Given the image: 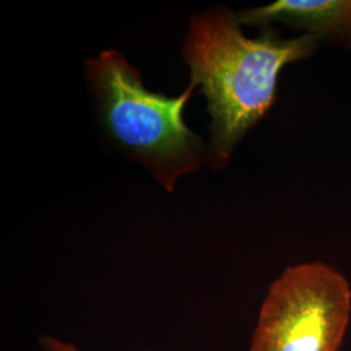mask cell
I'll return each mask as SVG.
<instances>
[{
    "instance_id": "obj_1",
    "label": "cell",
    "mask_w": 351,
    "mask_h": 351,
    "mask_svg": "<svg viewBox=\"0 0 351 351\" xmlns=\"http://www.w3.org/2000/svg\"><path fill=\"white\" fill-rule=\"evenodd\" d=\"M319 46L314 36L284 38L274 25L247 37L237 13L224 5L190 16L182 59L207 101L211 169L226 168L239 142L271 111L284 66L311 58Z\"/></svg>"
},
{
    "instance_id": "obj_2",
    "label": "cell",
    "mask_w": 351,
    "mask_h": 351,
    "mask_svg": "<svg viewBox=\"0 0 351 351\" xmlns=\"http://www.w3.org/2000/svg\"><path fill=\"white\" fill-rule=\"evenodd\" d=\"M85 77L101 136L113 150L145 167L168 193L181 177L208 164V145L184 117L198 88L194 82L177 97L154 93L116 50L88 59Z\"/></svg>"
},
{
    "instance_id": "obj_3",
    "label": "cell",
    "mask_w": 351,
    "mask_h": 351,
    "mask_svg": "<svg viewBox=\"0 0 351 351\" xmlns=\"http://www.w3.org/2000/svg\"><path fill=\"white\" fill-rule=\"evenodd\" d=\"M351 317L349 281L322 262L284 269L269 285L250 351H339Z\"/></svg>"
},
{
    "instance_id": "obj_4",
    "label": "cell",
    "mask_w": 351,
    "mask_h": 351,
    "mask_svg": "<svg viewBox=\"0 0 351 351\" xmlns=\"http://www.w3.org/2000/svg\"><path fill=\"white\" fill-rule=\"evenodd\" d=\"M237 17L242 26L264 27L280 23L320 42L351 50V0H276L242 10Z\"/></svg>"
},
{
    "instance_id": "obj_5",
    "label": "cell",
    "mask_w": 351,
    "mask_h": 351,
    "mask_svg": "<svg viewBox=\"0 0 351 351\" xmlns=\"http://www.w3.org/2000/svg\"><path fill=\"white\" fill-rule=\"evenodd\" d=\"M38 342H39L40 349L43 351H81L75 346V343L62 341V339H56V337H52L50 335L39 337Z\"/></svg>"
}]
</instances>
